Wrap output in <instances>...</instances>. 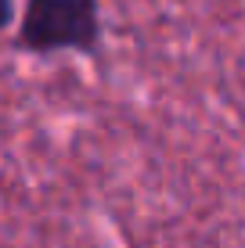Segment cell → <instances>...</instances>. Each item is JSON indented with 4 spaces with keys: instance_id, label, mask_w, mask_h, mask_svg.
Instances as JSON below:
<instances>
[{
    "instance_id": "6da1fadb",
    "label": "cell",
    "mask_w": 245,
    "mask_h": 248,
    "mask_svg": "<svg viewBox=\"0 0 245 248\" xmlns=\"http://www.w3.org/2000/svg\"><path fill=\"white\" fill-rule=\"evenodd\" d=\"M98 36L94 0H29L22 15V44L33 50L90 47Z\"/></svg>"
},
{
    "instance_id": "7a4b0ae2",
    "label": "cell",
    "mask_w": 245,
    "mask_h": 248,
    "mask_svg": "<svg viewBox=\"0 0 245 248\" xmlns=\"http://www.w3.org/2000/svg\"><path fill=\"white\" fill-rule=\"evenodd\" d=\"M7 18H11V0H0V29L7 25Z\"/></svg>"
}]
</instances>
